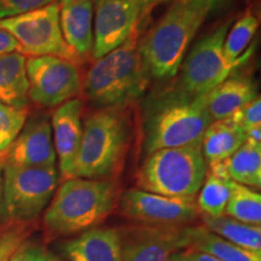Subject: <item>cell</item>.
Here are the masks:
<instances>
[{"label": "cell", "instance_id": "obj_35", "mask_svg": "<svg viewBox=\"0 0 261 261\" xmlns=\"http://www.w3.org/2000/svg\"><path fill=\"white\" fill-rule=\"evenodd\" d=\"M244 135H246V140L261 143V125L250 127V128L244 130Z\"/></svg>", "mask_w": 261, "mask_h": 261}, {"label": "cell", "instance_id": "obj_36", "mask_svg": "<svg viewBox=\"0 0 261 261\" xmlns=\"http://www.w3.org/2000/svg\"><path fill=\"white\" fill-rule=\"evenodd\" d=\"M168 2H173V0H144V19L148 17L150 11H151L155 6H158L159 4H163V3H168Z\"/></svg>", "mask_w": 261, "mask_h": 261}, {"label": "cell", "instance_id": "obj_12", "mask_svg": "<svg viewBox=\"0 0 261 261\" xmlns=\"http://www.w3.org/2000/svg\"><path fill=\"white\" fill-rule=\"evenodd\" d=\"M92 60L122 45L144 21V0H92Z\"/></svg>", "mask_w": 261, "mask_h": 261}, {"label": "cell", "instance_id": "obj_10", "mask_svg": "<svg viewBox=\"0 0 261 261\" xmlns=\"http://www.w3.org/2000/svg\"><path fill=\"white\" fill-rule=\"evenodd\" d=\"M29 102L50 109L76 98L83 87L77 64L55 56L29 57L25 61Z\"/></svg>", "mask_w": 261, "mask_h": 261}, {"label": "cell", "instance_id": "obj_15", "mask_svg": "<svg viewBox=\"0 0 261 261\" xmlns=\"http://www.w3.org/2000/svg\"><path fill=\"white\" fill-rule=\"evenodd\" d=\"M83 100L76 97L58 106L51 119L54 146L63 180L70 178L71 168L80 146L83 137Z\"/></svg>", "mask_w": 261, "mask_h": 261}, {"label": "cell", "instance_id": "obj_30", "mask_svg": "<svg viewBox=\"0 0 261 261\" xmlns=\"http://www.w3.org/2000/svg\"><path fill=\"white\" fill-rule=\"evenodd\" d=\"M55 0H0V19L50 5Z\"/></svg>", "mask_w": 261, "mask_h": 261}, {"label": "cell", "instance_id": "obj_23", "mask_svg": "<svg viewBox=\"0 0 261 261\" xmlns=\"http://www.w3.org/2000/svg\"><path fill=\"white\" fill-rule=\"evenodd\" d=\"M201 214V219L212 232L225 238L228 242L242 247L252 252H261V227L256 225H248L241 223L227 215L221 217H210Z\"/></svg>", "mask_w": 261, "mask_h": 261}, {"label": "cell", "instance_id": "obj_8", "mask_svg": "<svg viewBox=\"0 0 261 261\" xmlns=\"http://www.w3.org/2000/svg\"><path fill=\"white\" fill-rule=\"evenodd\" d=\"M58 184L56 166L17 167L4 165L2 185L4 211L9 219L33 221L51 201Z\"/></svg>", "mask_w": 261, "mask_h": 261}, {"label": "cell", "instance_id": "obj_13", "mask_svg": "<svg viewBox=\"0 0 261 261\" xmlns=\"http://www.w3.org/2000/svg\"><path fill=\"white\" fill-rule=\"evenodd\" d=\"M121 261H173L179 250L187 249V226L130 228L121 234Z\"/></svg>", "mask_w": 261, "mask_h": 261}, {"label": "cell", "instance_id": "obj_38", "mask_svg": "<svg viewBox=\"0 0 261 261\" xmlns=\"http://www.w3.org/2000/svg\"><path fill=\"white\" fill-rule=\"evenodd\" d=\"M23 247H22L21 249H19L18 252L16 253L11 259H10V261H23Z\"/></svg>", "mask_w": 261, "mask_h": 261}, {"label": "cell", "instance_id": "obj_21", "mask_svg": "<svg viewBox=\"0 0 261 261\" xmlns=\"http://www.w3.org/2000/svg\"><path fill=\"white\" fill-rule=\"evenodd\" d=\"M244 142L246 135L243 130L236 128L226 120L213 121L202 136V154L207 165L224 162L236 152Z\"/></svg>", "mask_w": 261, "mask_h": 261}, {"label": "cell", "instance_id": "obj_9", "mask_svg": "<svg viewBox=\"0 0 261 261\" xmlns=\"http://www.w3.org/2000/svg\"><path fill=\"white\" fill-rule=\"evenodd\" d=\"M0 28L18 41L24 56H55L76 64L62 35L60 6L55 2L25 14L0 19Z\"/></svg>", "mask_w": 261, "mask_h": 261}, {"label": "cell", "instance_id": "obj_14", "mask_svg": "<svg viewBox=\"0 0 261 261\" xmlns=\"http://www.w3.org/2000/svg\"><path fill=\"white\" fill-rule=\"evenodd\" d=\"M56 159L51 121L46 116L39 115L27 119L0 162L17 167H51Z\"/></svg>", "mask_w": 261, "mask_h": 261}, {"label": "cell", "instance_id": "obj_25", "mask_svg": "<svg viewBox=\"0 0 261 261\" xmlns=\"http://www.w3.org/2000/svg\"><path fill=\"white\" fill-rule=\"evenodd\" d=\"M257 27L259 21L250 10L230 25L224 42V54L228 64H236L241 60L243 51L253 40Z\"/></svg>", "mask_w": 261, "mask_h": 261}, {"label": "cell", "instance_id": "obj_24", "mask_svg": "<svg viewBox=\"0 0 261 261\" xmlns=\"http://www.w3.org/2000/svg\"><path fill=\"white\" fill-rule=\"evenodd\" d=\"M225 214L248 225L261 224V195L254 189L230 180V197Z\"/></svg>", "mask_w": 261, "mask_h": 261}, {"label": "cell", "instance_id": "obj_39", "mask_svg": "<svg viewBox=\"0 0 261 261\" xmlns=\"http://www.w3.org/2000/svg\"><path fill=\"white\" fill-rule=\"evenodd\" d=\"M2 167H3V165H2V162H0V200H2Z\"/></svg>", "mask_w": 261, "mask_h": 261}, {"label": "cell", "instance_id": "obj_22", "mask_svg": "<svg viewBox=\"0 0 261 261\" xmlns=\"http://www.w3.org/2000/svg\"><path fill=\"white\" fill-rule=\"evenodd\" d=\"M224 165L230 180L252 189L261 188V143L246 140Z\"/></svg>", "mask_w": 261, "mask_h": 261}, {"label": "cell", "instance_id": "obj_4", "mask_svg": "<svg viewBox=\"0 0 261 261\" xmlns=\"http://www.w3.org/2000/svg\"><path fill=\"white\" fill-rule=\"evenodd\" d=\"M140 31L93 61L83 80L85 97L97 109L126 107L145 90L149 76L140 60L138 41Z\"/></svg>", "mask_w": 261, "mask_h": 261}, {"label": "cell", "instance_id": "obj_20", "mask_svg": "<svg viewBox=\"0 0 261 261\" xmlns=\"http://www.w3.org/2000/svg\"><path fill=\"white\" fill-rule=\"evenodd\" d=\"M27 57L19 52L0 56V102L15 108H29Z\"/></svg>", "mask_w": 261, "mask_h": 261}, {"label": "cell", "instance_id": "obj_27", "mask_svg": "<svg viewBox=\"0 0 261 261\" xmlns=\"http://www.w3.org/2000/svg\"><path fill=\"white\" fill-rule=\"evenodd\" d=\"M29 108H15L0 102V158L23 128Z\"/></svg>", "mask_w": 261, "mask_h": 261}, {"label": "cell", "instance_id": "obj_1", "mask_svg": "<svg viewBox=\"0 0 261 261\" xmlns=\"http://www.w3.org/2000/svg\"><path fill=\"white\" fill-rule=\"evenodd\" d=\"M207 97L208 93L191 96L177 87L148 99L143 113L145 155L201 142L205 128L213 122Z\"/></svg>", "mask_w": 261, "mask_h": 261}, {"label": "cell", "instance_id": "obj_5", "mask_svg": "<svg viewBox=\"0 0 261 261\" xmlns=\"http://www.w3.org/2000/svg\"><path fill=\"white\" fill-rule=\"evenodd\" d=\"M205 18L190 0H175L158 23L139 38L138 51L149 79L166 80L178 74Z\"/></svg>", "mask_w": 261, "mask_h": 261}, {"label": "cell", "instance_id": "obj_37", "mask_svg": "<svg viewBox=\"0 0 261 261\" xmlns=\"http://www.w3.org/2000/svg\"><path fill=\"white\" fill-rule=\"evenodd\" d=\"M77 2H83V0H55V3L60 6V8H63V6H67V5H70V4H74V3H77Z\"/></svg>", "mask_w": 261, "mask_h": 261}, {"label": "cell", "instance_id": "obj_6", "mask_svg": "<svg viewBox=\"0 0 261 261\" xmlns=\"http://www.w3.org/2000/svg\"><path fill=\"white\" fill-rule=\"evenodd\" d=\"M201 142L146 155L136 175L137 189L167 197L195 198L207 174Z\"/></svg>", "mask_w": 261, "mask_h": 261}, {"label": "cell", "instance_id": "obj_32", "mask_svg": "<svg viewBox=\"0 0 261 261\" xmlns=\"http://www.w3.org/2000/svg\"><path fill=\"white\" fill-rule=\"evenodd\" d=\"M12 52H19L21 54V46L18 41L10 34L9 32L0 28V56Z\"/></svg>", "mask_w": 261, "mask_h": 261}, {"label": "cell", "instance_id": "obj_40", "mask_svg": "<svg viewBox=\"0 0 261 261\" xmlns=\"http://www.w3.org/2000/svg\"><path fill=\"white\" fill-rule=\"evenodd\" d=\"M173 261H184V260L181 259L180 253H178V254H175L174 256H173Z\"/></svg>", "mask_w": 261, "mask_h": 261}, {"label": "cell", "instance_id": "obj_34", "mask_svg": "<svg viewBox=\"0 0 261 261\" xmlns=\"http://www.w3.org/2000/svg\"><path fill=\"white\" fill-rule=\"evenodd\" d=\"M180 255L184 261H220L217 257L195 250H185L184 253H180Z\"/></svg>", "mask_w": 261, "mask_h": 261}, {"label": "cell", "instance_id": "obj_29", "mask_svg": "<svg viewBox=\"0 0 261 261\" xmlns=\"http://www.w3.org/2000/svg\"><path fill=\"white\" fill-rule=\"evenodd\" d=\"M225 120L243 132L250 127L261 125V98L259 94Z\"/></svg>", "mask_w": 261, "mask_h": 261}, {"label": "cell", "instance_id": "obj_26", "mask_svg": "<svg viewBox=\"0 0 261 261\" xmlns=\"http://www.w3.org/2000/svg\"><path fill=\"white\" fill-rule=\"evenodd\" d=\"M228 197H230V180L218 178L207 172L196 202L200 213L210 217L225 215Z\"/></svg>", "mask_w": 261, "mask_h": 261}, {"label": "cell", "instance_id": "obj_16", "mask_svg": "<svg viewBox=\"0 0 261 261\" xmlns=\"http://www.w3.org/2000/svg\"><path fill=\"white\" fill-rule=\"evenodd\" d=\"M60 25L63 39L75 62L93 61V3L83 0L60 8Z\"/></svg>", "mask_w": 261, "mask_h": 261}, {"label": "cell", "instance_id": "obj_18", "mask_svg": "<svg viewBox=\"0 0 261 261\" xmlns=\"http://www.w3.org/2000/svg\"><path fill=\"white\" fill-rule=\"evenodd\" d=\"M256 96L255 84L250 77L231 75L208 93V113L213 121L225 120Z\"/></svg>", "mask_w": 261, "mask_h": 261}, {"label": "cell", "instance_id": "obj_2", "mask_svg": "<svg viewBox=\"0 0 261 261\" xmlns=\"http://www.w3.org/2000/svg\"><path fill=\"white\" fill-rule=\"evenodd\" d=\"M128 108L98 109L83 123V137L70 178L107 179L117 172L132 138Z\"/></svg>", "mask_w": 261, "mask_h": 261}, {"label": "cell", "instance_id": "obj_19", "mask_svg": "<svg viewBox=\"0 0 261 261\" xmlns=\"http://www.w3.org/2000/svg\"><path fill=\"white\" fill-rule=\"evenodd\" d=\"M185 250L205 253L220 261H261V252H252L218 236L205 226H187Z\"/></svg>", "mask_w": 261, "mask_h": 261}, {"label": "cell", "instance_id": "obj_33", "mask_svg": "<svg viewBox=\"0 0 261 261\" xmlns=\"http://www.w3.org/2000/svg\"><path fill=\"white\" fill-rule=\"evenodd\" d=\"M226 2L227 0H190L192 6H195L205 17H208V15L214 11L218 6L223 5Z\"/></svg>", "mask_w": 261, "mask_h": 261}, {"label": "cell", "instance_id": "obj_3", "mask_svg": "<svg viewBox=\"0 0 261 261\" xmlns=\"http://www.w3.org/2000/svg\"><path fill=\"white\" fill-rule=\"evenodd\" d=\"M44 214L45 231L62 237L87 231L107 219L117 202V187L109 179L69 178L62 182Z\"/></svg>", "mask_w": 261, "mask_h": 261}, {"label": "cell", "instance_id": "obj_17", "mask_svg": "<svg viewBox=\"0 0 261 261\" xmlns=\"http://www.w3.org/2000/svg\"><path fill=\"white\" fill-rule=\"evenodd\" d=\"M69 261H121V233L112 227H93L64 243Z\"/></svg>", "mask_w": 261, "mask_h": 261}, {"label": "cell", "instance_id": "obj_31", "mask_svg": "<svg viewBox=\"0 0 261 261\" xmlns=\"http://www.w3.org/2000/svg\"><path fill=\"white\" fill-rule=\"evenodd\" d=\"M23 261H64L41 246H24Z\"/></svg>", "mask_w": 261, "mask_h": 261}, {"label": "cell", "instance_id": "obj_7", "mask_svg": "<svg viewBox=\"0 0 261 261\" xmlns=\"http://www.w3.org/2000/svg\"><path fill=\"white\" fill-rule=\"evenodd\" d=\"M232 21L218 25L210 34L200 39L188 52L181 63L178 89L191 96H203L231 76L238 64L249 57L252 50L241 56L236 64H228L224 54V42Z\"/></svg>", "mask_w": 261, "mask_h": 261}, {"label": "cell", "instance_id": "obj_28", "mask_svg": "<svg viewBox=\"0 0 261 261\" xmlns=\"http://www.w3.org/2000/svg\"><path fill=\"white\" fill-rule=\"evenodd\" d=\"M32 232L31 221L10 219L0 226V261H10Z\"/></svg>", "mask_w": 261, "mask_h": 261}, {"label": "cell", "instance_id": "obj_11", "mask_svg": "<svg viewBox=\"0 0 261 261\" xmlns=\"http://www.w3.org/2000/svg\"><path fill=\"white\" fill-rule=\"evenodd\" d=\"M121 213L143 226L181 227L200 215L195 198L167 197L133 188L120 198Z\"/></svg>", "mask_w": 261, "mask_h": 261}]
</instances>
